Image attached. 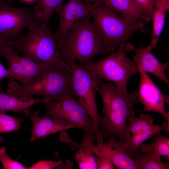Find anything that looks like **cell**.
Returning <instances> with one entry per match:
<instances>
[{
  "label": "cell",
  "mask_w": 169,
  "mask_h": 169,
  "mask_svg": "<svg viewBox=\"0 0 169 169\" xmlns=\"http://www.w3.org/2000/svg\"><path fill=\"white\" fill-rule=\"evenodd\" d=\"M97 91L103 103V118L99 120V127L103 138L117 137L125 142V130L130 116L135 111L134 104L139 102L136 96L123 91L112 83L102 81Z\"/></svg>",
  "instance_id": "obj_1"
},
{
  "label": "cell",
  "mask_w": 169,
  "mask_h": 169,
  "mask_svg": "<svg viewBox=\"0 0 169 169\" xmlns=\"http://www.w3.org/2000/svg\"><path fill=\"white\" fill-rule=\"evenodd\" d=\"M91 18L81 20L57 41L60 58L67 63L74 61L85 66L95 57L106 54V47Z\"/></svg>",
  "instance_id": "obj_2"
},
{
  "label": "cell",
  "mask_w": 169,
  "mask_h": 169,
  "mask_svg": "<svg viewBox=\"0 0 169 169\" xmlns=\"http://www.w3.org/2000/svg\"><path fill=\"white\" fill-rule=\"evenodd\" d=\"M9 88V93L13 96L28 98L40 95L48 101L76 97L70 68L48 69L37 80L29 85H23L13 80L10 82Z\"/></svg>",
  "instance_id": "obj_3"
},
{
  "label": "cell",
  "mask_w": 169,
  "mask_h": 169,
  "mask_svg": "<svg viewBox=\"0 0 169 169\" xmlns=\"http://www.w3.org/2000/svg\"><path fill=\"white\" fill-rule=\"evenodd\" d=\"M90 5L92 22L105 46L106 54L114 52L137 30L144 33L147 31L143 23L131 22L118 16L101 4L90 3Z\"/></svg>",
  "instance_id": "obj_4"
},
{
  "label": "cell",
  "mask_w": 169,
  "mask_h": 169,
  "mask_svg": "<svg viewBox=\"0 0 169 169\" xmlns=\"http://www.w3.org/2000/svg\"><path fill=\"white\" fill-rule=\"evenodd\" d=\"M134 45L130 43L122 44L118 49L108 56L85 66L98 79L113 83L120 90L128 92L127 84L129 79L139 72L133 59H130L126 53L132 51Z\"/></svg>",
  "instance_id": "obj_5"
},
{
  "label": "cell",
  "mask_w": 169,
  "mask_h": 169,
  "mask_svg": "<svg viewBox=\"0 0 169 169\" xmlns=\"http://www.w3.org/2000/svg\"><path fill=\"white\" fill-rule=\"evenodd\" d=\"M27 28L28 32L25 35H22L19 38L10 41L11 48L36 61L45 62L61 58L55 33L47 25L44 24L40 19Z\"/></svg>",
  "instance_id": "obj_6"
},
{
  "label": "cell",
  "mask_w": 169,
  "mask_h": 169,
  "mask_svg": "<svg viewBox=\"0 0 169 169\" xmlns=\"http://www.w3.org/2000/svg\"><path fill=\"white\" fill-rule=\"evenodd\" d=\"M19 52L10 47L0 49V55L8 64L7 78L16 80L24 86L37 80L45 70L50 68L69 69L68 64L61 58L48 62L36 61L19 54Z\"/></svg>",
  "instance_id": "obj_7"
},
{
  "label": "cell",
  "mask_w": 169,
  "mask_h": 169,
  "mask_svg": "<svg viewBox=\"0 0 169 169\" xmlns=\"http://www.w3.org/2000/svg\"><path fill=\"white\" fill-rule=\"evenodd\" d=\"M72 75L73 88L76 96L87 110L97 135V142L99 144L104 141L100 131L98 115L95 93L102 82L85 66L75 61H68Z\"/></svg>",
  "instance_id": "obj_8"
},
{
  "label": "cell",
  "mask_w": 169,
  "mask_h": 169,
  "mask_svg": "<svg viewBox=\"0 0 169 169\" xmlns=\"http://www.w3.org/2000/svg\"><path fill=\"white\" fill-rule=\"evenodd\" d=\"M49 116L60 123L71 125L97 135L89 114L83 105L73 97L52 100L44 103Z\"/></svg>",
  "instance_id": "obj_9"
},
{
  "label": "cell",
  "mask_w": 169,
  "mask_h": 169,
  "mask_svg": "<svg viewBox=\"0 0 169 169\" xmlns=\"http://www.w3.org/2000/svg\"><path fill=\"white\" fill-rule=\"evenodd\" d=\"M13 1L0 0V36L10 41L19 38L23 29L41 20L42 15L36 6L15 8Z\"/></svg>",
  "instance_id": "obj_10"
},
{
  "label": "cell",
  "mask_w": 169,
  "mask_h": 169,
  "mask_svg": "<svg viewBox=\"0 0 169 169\" xmlns=\"http://www.w3.org/2000/svg\"><path fill=\"white\" fill-rule=\"evenodd\" d=\"M140 74V86L134 94L144 108L139 111H153L159 113L166 121H169V112L165 109V104L169 97L163 94L155 84L147 73L137 67Z\"/></svg>",
  "instance_id": "obj_11"
},
{
  "label": "cell",
  "mask_w": 169,
  "mask_h": 169,
  "mask_svg": "<svg viewBox=\"0 0 169 169\" xmlns=\"http://www.w3.org/2000/svg\"><path fill=\"white\" fill-rule=\"evenodd\" d=\"M59 15V26L55 33L57 41L61 39L71 29L83 19L92 18L90 3L81 0H69L64 5H60L56 9Z\"/></svg>",
  "instance_id": "obj_12"
},
{
  "label": "cell",
  "mask_w": 169,
  "mask_h": 169,
  "mask_svg": "<svg viewBox=\"0 0 169 169\" xmlns=\"http://www.w3.org/2000/svg\"><path fill=\"white\" fill-rule=\"evenodd\" d=\"M153 48L149 45L144 47L141 44L138 48L134 47L132 51L135 54L133 60L137 67L146 72L151 73L164 82L168 86L169 81L165 74L169 67V61L162 63L151 53Z\"/></svg>",
  "instance_id": "obj_13"
},
{
  "label": "cell",
  "mask_w": 169,
  "mask_h": 169,
  "mask_svg": "<svg viewBox=\"0 0 169 169\" xmlns=\"http://www.w3.org/2000/svg\"><path fill=\"white\" fill-rule=\"evenodd\" d=\"M103 5L118 16L132 23H146L144 13L134 0H87Z\"/></svg>",
  "instance_id": "obj_14"
},
{
  "label": "cell",
  "mask_w": 169,
  "mask_h": 169,
  "mask_svg": "<svg viewBox=\"0 0 169 169\" xmlns=\"http://www.w3.org/2000/svg\"><path fill=\"white\" fill-rule=\"evenodd\" d=\"M39 113L38 111H36L30 115V120L33 124L30 138L31 142L41 138L44 139L51 134L75 128L72 125L61 123L48 116L40 117Z\"/></svg>",
  "instance_id": "obj_15"
},
{
  "label": "cell",
  "mask_w": 169,
  "mask_h": 169,
  "mask_svg": "<svg viewBox=\"0 0 169 169\" xmlns=\"http://www.w3.org/2000/svg\"><path fill=\"white\" fill-rule=\"evenodd\" d=\"M47 101L43 98L10 96L5 94L2 89L0 90V109L5 111L22 113L26 117L30 116L31 114L30 108L32 106L40 103H44Z\"/></svg>",
  "instance_id": "obj_16"
},
{
  "label": "cell",
  "mask_w": 169,
  "mask_h": 169,
  "mask_svg": "<svg viewBox=\"0 0 169 169\" xmlns=\"http://www.w3.org/2000/svg\"><path fill=\"white\" fill-rule=\"evenodd\" d=\"M83 140L79 144L75 158L80 169H96L93 146L97 141L95 135L89 131H83Z\"/></svg>",
  "instance_id": "obj_17"
},
{
  "label": "cell",
  "mask_w": 169,
  "mask_h": 169,
  "mask_svg": "<svg viewBox=\"0 0 169 169\" xmlns=\"http://www.w3.org/2000/svg\"><path fill=\"white\" fill-rule=\"evenodd\" d=\"M110 153L115 168L120 169H140L139 166L133 159L129 156L125 142L118 141L115 137H110Z\"/></svg>",
  "instance_id": "obj_18"
},
{
  "label": "cell",
  "mask_w": 169,
  "mask_h": 169,
  "mask_svg": "<svg viewBox=\"0 0 169 169\" xmlns=\"http://www.w3.org/2000/svg\"><path fill=\"white\" fill-rule=\"evenodd\" d=\"M169 121H164L163 125L154 124L149 129L132 136L125 140L127 153L131 158L139 146L148 139L151 138L155 134L164 130L169 132Z\"/></svg>",
  "instance_id": "obj_19"
},
{
  "label": "cell",
  "mask_w": 169,
  "mask_h": 169,
  "mask_svg": "<svg viewBox=\"0 0 169 169\" xmlns=\"http://www.w3.org/2000/svg\"><path fill=\"white\" fill-rule=\"evenodd\" d=\"M135 113L128 118L129 123L125 130V140L149 129L154 124L153 119L150 115L141 113L137 117Z\"/></svg>",
  "instance_id": "obj_20"
},
{
  "label": "cell",
  "mask_w": 169,
  "mask_h": 169,
  "mask_svg": "<svg viewBox=\"0 0 169 169\" xmlns=\"http://www.w3.org/2000/svg\"><path fill=\"white\" fill-rule=\"evenodd\" d=\"M156 135L153 142L151 144L141 143L136 152L139 154L152 152L156 153L161 156H166L165 159L169 160V139L162 136L160 133Z\"/></svg>",
  "instance_id": "obj_21"
},
{
  "label": "cell",
  "mask_w": 169,
  "mask_h": 169,
  "mask_svg": "<svg viewBox=\"0 0 169 169\" xmlns=\"http://www.w3.org/2000/svg\"><path fill=\"white\" fill-rule=\"evenodd\" d=\"M141 154L136 152L133 159L139 166L140 169H169V162L161 161V156L152 152Z\"/></svg>",
  "instance_id": "obj_22"
},
{
  "label": "cell",
  "mask_w": 169,
  "mask_h": 169,
  "mask_svg": "<svg viewBox=\"0 0 169 169\" xmlns=\"http://www.w3.org/2000/svg\"><path fill=\"white\" fill-rule=\"evenodd\" d=\"M93 151L97 169H115L110 153L111 144L109 141L101 145H94Z\"/></svg>",
  "instance_id": "obj_23"
},
{
  "label": "cell",
  "mask_w": 169,
  "mask_h": 169,
  "mask_svg": "<svg viewBox=\"0 0 169 169\" xmlns=\"http://www.w3.org/2000/svg\"><path fill=\"white\" fill-rule=\"evenodd\" d=\"M166 12L161 10L154 9L153 20V33L149 45L153 48L156 47L165 23Z\"/></svg>",
  "instance_id": "obj_24"
},
{
  "label": "cell",
  "mask_w": 169,
  "mask_h": 169,
  "mask_svg": "<svg viewBox=\"0 0 169 169\" xmlns=\"http://www.w3.org/2000/svg\"><path fill=\"white\" fill-rule=\"evenodd\" d=\"M5 111L0 109V134L18 131L23 121L21 118L7 115Z\"/></svg>",
  "instance_id": "obj_25"
},
{
  "label": "cell",
  "mask_w": 169,
  "mask_h": 169,
  "mask_svg": "<svg viewBox=\"0 0 169 169\" xmlns=\"http://www.w3.org/2000/svg\"><path fill=\"white\" fill-rule=\"evenodd\" d=\"M65 0H38L36 7L42 10V23L47 25L49 20L56 9Z\"/></svg>",
  "instance_id": "obj_26"
},
{
  "label": "cell",
  "mask_w": 169,
  "mask_h": 169,
  "mask_svg": "<svg viewBox=\"0 0 169 169\" xmlns=\"http://www.w3.org/2000/svg\"><path fill=\"white\" fill-rule=\"evenodd\" d=\"M0 161L4 169H27L28 167L18 161L11 159L4 146L0 147Z\"/></svg>",
  "instance_id": "obj_27"
},
{
  "label": "cell",
  "mask_w": 169,
  "mask_h": 169,
  "mask_svg": "<svg viewBox=\"0 0 169 169\" xmlns=\"http://www.w3.org/2000/svg\"><path fill=\"white\" fill-rule=\"evenodd\" d=\"M143 10L145 17L146 22L152 19L154 11V2L152 0H134Z\"/></svg>",
  "instance_id": "obj_28"
},
{
  "label": "cell",
  "mask_w": 169,
  "mask_h": 169,
  "mask_svg": "<svg viewBox=\"0 0 169 169\" xmlns=\"http://www.w3.org/2000/svg\"><path fill=\"white\" fill-rule=\"evenodd\" d=\"M63 161H54L51 160H42L28 167V169H53L57 167Z\"/></svg>",
  "instance_id": "obj_29"
},
{
  "label": "cell",
  "mask_w": 169,
  "mask_h": 169,
  "mask_svg": "<svg viewBox=\"0 0 169 169\" xmlns=\"http://www.w3.org/2000/svg\"><path fill=\"white\" fill-rule=\"evenodd\" d=\"M154 9L161 10L166 12L169 11V0H152Z\"/></svg>",
  "instance_id": "obj_30"
},
{
  "label": "cell",
  "mask_w": 169,
  "mask_h": 169,
  "mask_svg": "<svg viewBox=\"0 0 169 169\" xmlns=\"http://www.w3.org/2000/svg\"><path fill=\"white\" fill-rule=\"evenodd\" d=\"M8 75L7 69L3 65L0 61V89H1L0 82L5 78H7Z\"/></svg>",
  "instance_id": "obj_31"
},
{
  "label": "cell",
  "mask_w": 169,
  "mask_h": 169,
  "mask_svg": "<svg viewBox=\"0 0 169 169\" xmlns=\"http://www.w3.org/2000/svg\"><path fill=\"white\" fill-rule=\"evenodd\" d=\"M74 166L73 163L68 160L65 162L63 161L57 167V169H72Z\"/></svg>",
  "instance_id": "obj_32"
},
{
  "label": "cell",
  "mask_w": 169,
  "mask_h": 169,
  "mask_svg": "<svg viewBox=\"0 0 169 169\" xmlns=\"http://www.w3.org/2000/svg\"><path fill=\"white\" fill-rule=\"evenodd\" d=\"M10 41L5 39L0 36V49L7 47L11 48Z\"/></svg>",
  "instance_id": "obj_33"
},
{
  "label": "cell",
  "mask_w": 169,
  "mask_h": 169,
  "mask_svg": "<svg viewBox=\"0 0 169 169\" xmlns=\"http://www.w3.org/2000/svg\"><path fill=\"white\" fill-rule=\"evenodd\" d=\"M3 141V138L2 136H0V143H1Z\"/></svg>",
  "instance_id": "obj_34"
},
{
  "label": "cell",
  "mask_w": 169,
  "mask_h": 169,
  "mask_svg": "<svg viewBox=\"0 0 169 169\" xmlns=\"http://www.w3.org/2000/svg\"><path fill=\"white\" fill-rule=\"evenodd\" d=\"M5 0V1H13L14 0Z\"/></svg>",
  "instance_id": "obj_35"
},
{
  "label": "cell",
  "mask_w": 169,
  "mask_h": 169,
  "mask_svg": "<svg viewBox=\"0 0 169 169\" xmlns=\"http://www.w3.org/2000/svg\"><path fill=\"white\" fill-rule=\"evenodd\" d=\"M83 3H85L86 0H81Z\"/></svg>",
  "instance_id": "obj_36"
},
{
  "label": "cell",
  "mask_w": 169,
  "mask_h": 169,
  "mask_svg": "<svg viewBox=\"0 0 169 169\" xmlns=\"http://www.w3.org/2000/svg\"><path fill=\"white\" fill-rule=\"evenodd\" d=\"M26 1H32L34 0H24Z\"/></svg>",
  "instance_id": "obj_37"
},
{
  "label": "cell",
  "mask_w": 169,
  "mask_h": 169,
  "mask_svg": "<svg viewBox=\"0 0 169 169\" xmlns=\"http://www.w3.org/2000/svg\"><path fill=\"white\" fill-rule=\"evenodd\" d=\"M1 168V166H0V169Z\"/></svg>",
  "instance_id": "obj_38"
}]
</instances>
